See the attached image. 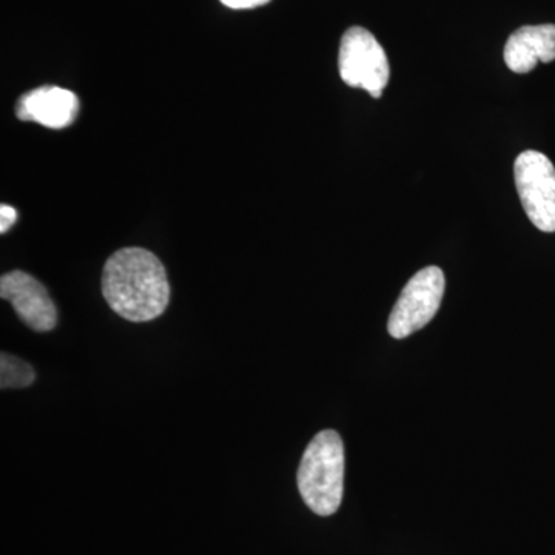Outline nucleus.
<instances>
[{
	"instance_id": "f03ea898",
	"label": "nucleus",
	"mask_w": 555,
	"mask_h": 555,
	"mask_svg": "<svg viewBox=\"0 0 555 555\" xmlns=\"http://www.w3.org/2000/svg\"><path fill=\"white\" fill-rule=\"evenodd\" d=\"M298 489L317 516L337 513L345 492V444L335 430H321L302 454Z\"/></svg>"
},
{
	"instance_id": "39448f33",
	"label": "nucleus",
	"mask_w": 555,
	"mask_h": 555,
	"mask_svg": "<svg viewBox=\"0 0 555 555\" xmlns=\"http://www.w3.org/2000/svg\"><path fill=\"white\" fill-rule=\"evenodd\" d=\"M518 196L532 224L555 232V167L543 153L528 150L514 164Z\"/></svg>"
},
{
	"instance_id": "423d86ee",
	"label": "nucleus",
	"mask_w": 555,
	"mask_h": 555,
	"mask_svg": "<svg viewBox=\"0 0 555 555\" xmlns=\"http://www.w3.org/2000/svg\"><path fill=\"white\" fill-rule=\"evenodd\" d=\"M0 297L13 306L17 317L36 332L56 327L57 310L49 292L35 276L13 270L0 278Z\"/></svg>"
},
{
	"instance_id": "0eeeda50",
	"label": "nucleus",
	"mask_w": 555,
	"mask_h": 555,
	"mask_svg": "<svg viewBox=\"0 0 555 555\" xmlns=\"http://www.w3.org/2000/svg\"><path fill=\"white\" fill-rule=\"evenodd\" d=\"M79 113V100L73 91L46 86L24 94L17 102L16 116L25 122H38L47 129L72 126Z\"/></svg>"
},
{
	"instance_id": "9b49d317",
	"label": "nucleus",
	"mask_w": 555,
	"mask_h": 555,
	"mask_svg": "<svg viewBox=\"0 0 555 555\" xmlns=\"http://www.w3.org/2000/svg\"><path fill=\"white\" fill-rule=\"evenodd\" d=\"M270 0H221L222 5L232 10H250L266 5Z\"/></svg>"
},
{
	"instance_id": "1a4fd4ad",
	"label": "nucleus",
	"mask_w": 555,
	"mask_h": 555,
	"mask_svg": "<svg viewBox=\"0 0 555 555\" xmlns=\"http://www.w3.org/2000/svg\"><path fill=\"white\" fill-rule=\"evenodd\" d=\"M35 371L21 358L2 353L0 357V386L2 389H24L35 383Z\"/></svg>"
},
{
	"instance_id": "f257e3e1",
	"label": "nucleus",
	"mask_w": 555,
	"mask_h": 555,
	"mask_svg": "<svg viewBox=\"0 0 555 555\" xmlns=\"http://www.w3.org/2000/svg\"><path fill=\"white\" fill-rule=\"evenodd\" d=\"M102 295L113 312L124 320L131 323L156 320L170 302L166 268L145 248H120L105 262Z\"/></svg>"
},
{
	"instance_id": "7ed1b4c3",
	"label": "nucleus",
	"mask_w": 555,
	"mask_h": 555,
	"mask_svg": "<svg viewBox=\"0 0 555 555\" xmlns=\"http://www.w3.org/2000/svg\"><path fill=\"white\" fill-rule=\"evenodd\" d=\"M339 76L347 86L366 90L379 100L390 78L386 51L366 28L352 27L339 46Z\"/></svg>"
},
{
	"instance_id": "9d476101",
	"label": "nucleus",
	"mask_w": 555,
	"mask_h": 555,
	"mask_svg": "<svg viewBox=\"0 0 555 555\" xmlns=\"http://www.w3.org/2000/svg\"><path fill=\"white\" fill-rule=\"evenodd\" d=\"M17 211L13 207L0 206V233L9 232L11 225L16 222Z\"/></svg>"
},
{
	"instance_id": "6e6552de",
	"label": "nucleus",
	"mask_w": 555,
	"mask_h": 555,
	"mask_svg": "<svg viewBox=\"0 0 555 555\" xmlns=\"http://www.w3.org/2000/svg\"><path fill=\"white\" fill-rule=\"evenodd\" d=\"M555 61V25H528L513 33L505 47L507 68L514 73L532 72L539 62Z\"/></svg>"
},
{
	"instance_id": "20e7f679",
	"label": "nucleus",
	"mask_w": 555,
	"mask_h": 555,
	"mask_svg": "<svg viewBox=\"0 0 555 555\" xmlns=\"http://www.w3.org/2000/svg\"><path fill=\"white\" fill-rule=\"evenodd\" d=\"M444 287L447 280L443 270L436 266L415 273L390 312L387 323L389 334L403 339L427 326L440 309Z\"/></svg>"
}]
</instances>
